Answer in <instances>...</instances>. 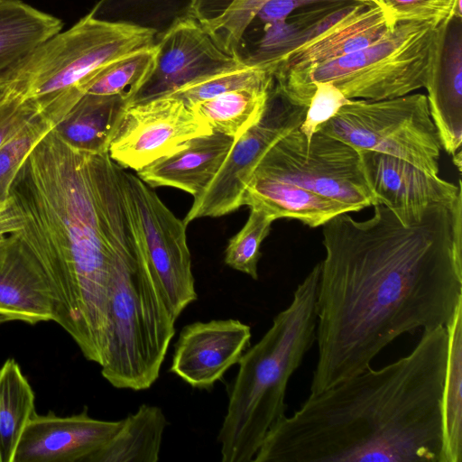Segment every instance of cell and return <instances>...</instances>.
Masks as SVG:
<instances>
[{"label":"cell","mask_w":462,"mask_h":462,"mask_svg":"<svg viewBox=\"0 0 462 462\" xmlns=\"http://www.w3.org/2000/svg\"><path fill=\"white\" fill-rule=\"evenodd\" d=\"M322 235L310 394L367 369L400 336L448 323L462 301V192L414 224L379 204L363 221L336 216Z\"/></svg>","instance_id":"6da1fadb"},{"label":"cell","mask_w":462,"mask_h":462,"mask_svg":"<svg viewBox=\"0 0 462 462\" xmlns=\"http://www.w3.org/2000/svg\"><path fill=\"white\" fill-rule=\"evenodd\" d=\"M9 196L21 218L13 235L51 286L53 321L100 365L117 247L132 224L122 168L108 152L72 148L52 129L24 161Z\"/></svg>","instance_id":"7a4b0ae2"},{"label":"cell","mask_w":462,"mask_h":462,"mask_svg":"<svg viewBox=\"0 0 462 462\" xmlns=\"http://www.w3.org/2000/svg\"><path fill=\"white\" fill-rule=\"evenodd\" d=\"M412 351L310 394L266 435L254 462H440L445 327Z\"/></svg>","instance_id":"3957f363"},{"label":"cell","mask_w":462,"mask_h":462,"mask_svg":"<svg viewBox=\"0 0 462 462\" xmlns=\"http://www.w3.org/2000/svg\"><path fill=\"white\" fill-rule=\"evenodd\" d=\"M318 263L263 337L238 361L217 440L222 462L253 461L267 433L286 415L289 380L316 341Z\"/></svg>","instance_id":"277c9868"},{"label":"cell","mask_w":462,"mask_h":462,"mask_svg":"<svg viewBox=\"0 0 462 462\" xmlns=\"http://www.w3.org/2000/svg\"><path fill=\"white\" fill-rule=\"evenodd\" d=\"M176 319L134 227L119 242L107 301L102 376L143 391L158 379Z\"/></svg>","instance_id":"5b68a950"},{"label":"cell","mask_w":462,"mask_h":462,"mask_svg":"<svg viewBox=\"0 0 462 462\" xmlns=\"http://www.w3.org/2000/svg\"><path fill=\"white\" fill-rule=\"evenodd\" d=\"M154 43L149 30L88 14L37 46L2 78V84L32 99L55 126L82 97L83 81L115 60Z\"/></svg>","instance_id":"8992f818"},{"label":"cell","mask_w":462,"mask_h":462,"mask_svg":"<svg viewBox=\"0 0 462 462\" xmlns=\"http://www.w3.org/2000/svg\"><path fill=\"white\" fill-rule=\"evenodd\" d=\"M432 23L396 24L374 42L339 57L273 78L294 104L309 106L313 85L328 82L348 99L382 100L424 88L436 36Z\"/></svg>","instance_id":"52a82bcc"},{"label":"cell","mask_w":462,"mask_h":462,"mask_svg":"<svg viewBox=\"0 0 462 462\" xmlns=\"http://www.w3.org/2000/svg\"><path fill=\"white\" fill-rule=\"evenodd\" d=\"M318 130L358 151L391 155L439 176L442 146L423 94L350 99Z\"/></svg>","instance_id":"ba28073f"},{"label":"cell","mask_w":462,"mask_h":462,"mask_svg":"<svg viewBox=\"0 0 462 462\" xmlns=\"http://www.w3.org/2000/svg\"><path fill=\"white\" fill-rule=\"evenodd\" d=\"M252 175L291 183L342 202L353 211L378 205L366 181L360 152L317 130L307 142L289 133L262 157Z\"/></svg>","instance_id":"9c48e42d"},{"label":"cell","mask_w":462,"mask_h":462,"mask_svg":"<svg viewBox=\"0 0 462 462\" xmlns=\"http://www.w3.org/2000/svg\"><path fill=\"white\" fill-rule=\"evenodd\" d=\"M122 184L143 254L177 319L198 299L187 225L165 206L152 188L123 168Z\"/></svg>","instance_id":"30bf717a"},{"label":"cell","mask_w":462,"mask_h":462,"mask_svg":"<svg viewBox=\"0 0 462 462\" xmlns=\"http://www.w3.org/2000/svg\"><path fill=\"white\" fill-rule=\"evenodd\" d=\"M308 106L292 103L274 80L260 118L235 139L224 163L197 197L184 223L204 217H221L242 206L244 189L265 152L302 124Z\"/></svg>","instance_id":"8fae6325"},{"label":"cell","mask_w":462,"mask_h":462,"mask_svg":"<svg viewBox=\"0 0 462 462\" xmlns=\"http://www.w3.org/2000/svg\"><path fill=\"white\" fill-rule=\"evenodd\" d=\"M211 132L208 123L188 105L165 96L128 104L107 152L121 168L138 171L177 151L189 139Z\"/></svg>","instance_id":"7c38bea8"},{"label":"cell","mask_w":462,"mask_h":462,"mask_svg":"<svg viewBox=\"0 0 462 462\" xmlns=\"http://www.w3.org/2000/svg\"><path fill=\"white\" fill-rule=\"evenodd\" d=\"M392 30L376 5L344 0L266 69L277 78L325 63L362 49Z\"/></svg>","instance_id":"4fadbf2b"},{"label":"cell","mask_w":462,"mask_h":462,"mask_svg":"<svg viewBox=\"0 0 462 462\" xmlns=\"http://www.w3.org/2000/svg\"><path fill=\"white\" fill-rule=\"evenodd\" d=\"M155 45L153 68L127 105L165 97L217 74L245 66L223 51L193 19L174 25L155 39Z\"/></svg>","instance_id":"5bb4252c"},{"label":"cell","mask_w":462,"mask_h":462,"mask_svg":"<svg viewBox=\"0 0 462 462\" xmlns=\"http://www.w3.org/2000/svg\"><path fill=\"white\" fill-rule=\"evenodd\" d=\"M359 152L377 204L392 210L403 225L420 221L430 206H451L462 192L460 179L455 185L396 157L374 151Z\"/></svg>","instance_id":"9a60e30c"},{"label":"cell","mask_w":462,"mask_h":462,"mask_svg":"<svg viewBox=\"0 0 462 462\" xmlns=\"http://www.w3.org/2000/svg\"><path fill=\"white\" fill-rule=\"evenodd\" d=\"M251 336L250 327L234 319L189 324L175 344L170 372L193 388L209 390L238 363Z\"/></svg>","instance_id":"2e32d148"},{"label":"cell","mask_w":462,"mask_h":462,"mask_svg":"<svg viewBox=\"0 0 462 462\" xmlns=\"http://www.w3.org/2000/svg\"><path fill=\"white\" fill-rule=\"evenodd\" d=\"M120 425L121 420L90 417L87 407L65 417L35 412L20 438L13 462H88Z\"/></svg>","instance_id":"e0dca14e"},{"label":"cell","mask_w":462,"mask_h":462,"mask_svg":"<svg viewBox=\"0 0 462 462\" xmlns=\"http://www.w3.org/2000/svg\"><path fill=\"white\" fill-rule=\"evenodd\" d=\"M424 88L442 149L453 156L462 143V17L437 26Z\"/></svg>","instance_id":"ac0fdd59"},{"label":"cell","mask_w":462,"mask_h":462,"mask_svg":"<svg viewBox=\"0 0 462 462\" xmlns=\"http://www.w3.org/2000/svg\"><path fill=\"white\" fill-rule=\"evenodd\" d=\"M0 315L31 325L54 320L50 282L14 235L0 239Z\"/></svg>","instance_id":"d6986e66"},{"label":"cell","mask_w":462,"mask_h":462,"mask_svg":"<svg viewBox=\"0 0 462 462\" xmlns=\"http://www.w3.org/2000/svg\"><path fill=\"white\" fill-rule=\"evenodd\" d=\"M234 143L235 138L217 132L199 135L136 171V175L152 189L172 187L195 198L216 176Z\"/></svg>","instance_id":"ffe728a7"},{"label":"cell","mask_w":462,"mask_h":462,"mask_svg":"<svg viewBox=\"0 0 462 462\" xmlns=\"http://www.w3.org/2000/svg\"><path fill=\"white\" fill-rule=\"evenodd\" d=\"M242 206L264 211L274 220L298 219L317 227L336 216L352 212L346 204L317 194L297 185L251 175L242 196Z\"/></svg>","instance_id":"44dd1931"},{"label":"cell","mask_w":462,"mask_h":462,"mask_svg":"<svg viewBox=\"0 0 462 462\" xmlns=\"http://www.w3.org/2000/svg\"><path fill=\"white\" fill-rule=\"evenodd\" d=\"M126 105L121 96L84 94L53 131L76 150L107 152Z\"/></svg>","instance_id":"7402d4cb"},{"label":"cell","mask_w":462,"mask_h":462,"mask_svg":"<svg viewBox=\"0 0 462 462\" xmlns=\"http://www.w3.org/2000/svg\"><path fill=\"white\" fill-rule=\"evenodd\" d=\"M60 19L20 0H0V79L62 30Z\"/></svg>","instance_id":"603a6c76"},{"label":"cell","mask_w":462,"mask_h":462,"mask_svg":"<svg viewBox=\"0 0 462 462\" xmlns=\"http://www.w3.org/2000/svg\"><path fill=\"white\" fill-rule=\"evenodd\" d=\"M167 425L160 407L142 404L88 462H156Z\"/></svg>","instance_id":"cb8c5ba5"},{"label":"cell","mask_w":462,"mask_h":462,"mask_svg":"<svg viewBox=\"0 0 462 462\" xmlns=\"http://www.w3.org/2000/svg\"><path fill=\"white\" fill-rule=\"evenodd\" d=\"M445 328L448 353L441 393L440 462H462V301Z\"/></svg>","instance_id":"d4e9b609"},{"label":"cell","mask_w":462,"mask_h":462,"mask_svg":"<svg viewBox=\"0 0 462 462\" xmlns=\"http://www.w3.org/2000/svg\"><path fill=\"white\" fill-rule=\"evenodd\" d=\"M195 0H99L88 13L96 19L149 30L155 39L191 18Z\"/></svg>","instance_id":"484cf974"},{"label":"cell","mask_w":462,"mask_h":462,"mask_svg":"<svg viewBox=\"0 0 462 462\" xmlns=\"http://www.w3.org/2000/svg\"><path fill=\"white\" fill-rule=\"evenodd\" d=\"M34 393L14 359L0 368V462H13L20 438L35 411Z\"/></svg>","instance_id":"4316f807"},{"label":"cell","mask_w":462,"mask_h":462,"mask_svg":"<svg viewBox=\"0 0 462 462\" xmlns=\"http://www.w3.org/2000/svg\"><path fill=\"white\" fill-rule=\"evenodd\" d=\"M272 85L226 92L190 108L208 123L212 132L236 139L260 118Z\"/></svg>","instance_id":"83f0119b"},{"label":"cell","mask_w":462,"mask_h":462,"mask_svg":"<svg viewBox=\"0 0 462 462\" xmlns=\"http://www.w3.org/2000/svg\"><path fill=\"white\" fill-rule=\"evenodd\" d=\"M155 57L154 43L116 59L83 81L79 91L82 96H121L127 104L151 73Z\"/></svg>","instance_id":"f1b7e54d"},{"label":"cell","mask_w":462,"mask_h":462,"mask_svg":"<svg viewBox=\"0 0 462 462\" xmlns=\"http://www.w3.org/2000/svg\"><path fill=\"white\" fill-rule=\"evenodd\" d=\"M273 76L266 69L243 66L186 86L168 95L178 98L189 107L199 102L226 92L252 88H269Z\"/></svg>","instance_id":"f546056e"},{"label":"cell","mask_w":462,"mask_h":462,"mask_svg":"<svg viewBox=\"0 0 462 462\" xmlns=\"http://www.w3.org/2000/svg\"><path fill=\"white\" fill-rule=\"evenodd\" d=\"M273 221L264 211L250 208L245 226L228 242L225 252L226 264L257 280L260 247Z\"/></svg>","instance_id":"4dcf8cb0"},{"label":"cell","mask_w":462,"mask_h":462,"mask_svg":"<svg viewBox=\"0 0 462 462\" xmlns=\"http://www.w3.org/2000/svg\"><path fill=\"white\" fill-rule=\"evenodd\" d=\"M53 127V123L39 113L0 147V204L9 199L11 186L30 152Z\"/></svg>","instance_id":"1f68e13d"},{"label":"cell","mask_w":462,"mask_h":462,"mask_svg":"<svg viewBox=\"0 0 462 462\" xmlns=\"http://www.w3.org/2000/svg\"><path fill=\"white\" fill-rule=\"evenodd\" d=\"M392 29L405 22L432 23L439 25L452 16L462 17L461 0H379Z\"/></svg>","instance_id":"d6a6232c"},{"label":"cell","mask_w":462,"mask_h":462,"mask_svg":"<svg viewBox=\"0 0 462 462\" xmlns=\"http://www.w3.org/2000/svg\"><path fill=\"white\" fill-rule=\"evenodd\" d=\"M41 113L37 104L12 87L0 85V147Z\"/></svg>","instance_id":"836d02e7"},{"label":"cell","mask_w":462,"mask_h":462,"mask_svg":"<svg viewBox=\"0 0 462 462\" xmlns=\"http://www.w3.org/2000/svg\"><path fill=\"white\" fill-rule=\"evenodd\" d=\"M313 88L314 95L308 106L305 118L299 127L307 142H310L320 125L333 117L350 100L331 83H316Z\"/></svg>","instance_id":"e575fe53"},{"label":"cell","mask_w":462,"mask_h":462,"mask_svg":"<svg viewBox=\"0 0 462 462\" xmlns=\"http://www.w3.org/2000/svg\"><path fill=\"white\" fill-rule=\"evenodd\" d=\"M21 228L20 216L11 199L0 204V239L11 236Z\"/></svg>","instance_id":"d590c367"},{"label":"cell","mask_w":462,"mask_h":462,"mask_svg":"<svg viewBox=\"0 0 462 462\" xmlns=\"http://www.w3.org/2000/svg\"><path fill=\"white\" fill-rule=\"evenodd\" d=\"M461 154H462L461 150H459L457 153H455L452 156L453 162L457 166L459 171H461V162H462Z\"/></svg>","instance_id":"8d00e7d4"},{"label":"cell","mask_w":462,"mask_h":462,"mask_svg":"<svg viewBox=\"0 0 462 462\" xmlns=\"http://www.w3.org/2000/svg\"><path fill=\"white\" fill-rule=\"evenodd\" d=\"M350 1L362 3V4H367V5H376L377 7H379V5H380L379 0H350Z\"/></svg>","instance_id":"74e56055"},{"label":"cell","mask_w":462,"mask_h":462,"mask_svg":"<svg viewBox=\"0 0 462 462\" xmlns=\"http://www.w3.org/2000/svg\"><path fill=\"white\" fill-rule=\"evenodd\" d=\"M7 321H9L8 319H6L5 317L0 315V324H3V323L7 322Z\"/></svg>","instance_id":"f35d334b"},{"label":"cell","mask_w":462,"mask_h":462,"mask_svg":"<svg viewBox=\"0 0 462 462\" xmlns=\"http://www.w3.org/2000/svg\"><path fill=\"white\" fill-rule=\"evenodd\" d=\"M3 83V80L0 79V85Z\"/></svg>","instance_id":"ab89813d"}]
</instances>
